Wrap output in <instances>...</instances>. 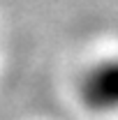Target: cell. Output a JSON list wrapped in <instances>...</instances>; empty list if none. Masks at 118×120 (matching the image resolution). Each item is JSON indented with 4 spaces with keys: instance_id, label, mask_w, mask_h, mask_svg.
<instances>
[{
    "instance_id": "obj_1",
    "label": "cell",
    "mask_w": 118,
    "mask_h": 120,
    "mask_svg": "<svg viewBox=\"0 0 118 120\" xmlns=\"http://www.w3.org/2000/svg\"><path fill=\"white\" fill-rule=\"evenodd\" d=\"M79 92H81V102L86 109L102 113V116H116L118 113V58L95 62L81 76Z\"/></svg>"
}]
</instances>
